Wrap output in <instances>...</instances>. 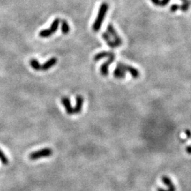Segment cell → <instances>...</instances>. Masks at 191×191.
I'll return each mask as SVG.
<instances>
[{"mask_svg":"<svg viewBox=\"0 0 191 191\" xmlns=\"http://www.w3.org/2000/svg\"><path fill=\"white\" fill-rule=\"evenodd\" d=\"M109 6L107 3L103 2L100 6L99 10H98V15H97L96 18L94 23H93L92 29L94 32H98L101 29V26H102L103 21H104L105 17H106V14H107Z\"/></svg>","mask_w":191,"mask_h":191,"instance_id":"1","label":"cell"},{"mask_svg":"<svg viewBox=\"0 0 191 191\" xmlns=\"http://www.w3.org/2000/svg\"><path fill=\"white\" fill-rule=\"evenodd\" d=\"M52 154H53V150L50 148L46 147V148H43L38 151H33L29 154V157L31 160L35 161L43 157H49L52 156Z\"/></svg>","mask_w":191,"mask_h":191,"instance_id":"2","label":"cell"},{"mask_svg":"<svg viewBox=\"0 0 191 191\" xmlns=\"http://www.w3.org/2000/svg\"><path fill=\"white\" fill-rule=\"evenodd\" d=\"M107 33L110 35V36L112 38L113 40H114L117 47H120L123 45L122 38L119 36L118 33L116 32V31L114 29L113 26L112 24H108L107 26Z\"/></svg>","mask_w":191,"mask_h":191,"instance_id":"3","label":"cell"},{"mask_svg":"<svg viewBox=\"0 0 191 191\" xmlns=\"http://www.w3.org/2000/svg\"><path fill=\"white\" fill-rule=\"evenodd\" d=\"M115 59V55L114 53H111V55L109 56L108 59L106 61V62L102 64V65L101 66V69H100V71H101V75L103 76H107L109 74L108 71V67L113 62V61Z\"/></svg>","mask_w":191,"mask_h":191,"instance_id":"4","label":"cell"},{"mask_svg":"<svg viewBox=\"0 0 191 191\" xmlns=\"http://www.w3.org/2000/svg\"><path fill=\"white\" fill-rule=\"evenodd\" d=\"M125 74H126V72H125V70L123 69V66H122V62H118L117 64L116 68L115 69L113 72V76L116 79H124L125 77Z\"/></svg>","mask_w":191,"mask_h":191,"instance_id":"5","label":"cell"},{"mask_svg":"<svg viewBox=\"0 0 191 191\" xmlns=\"http://www.w3.org/2000/svg\"><path fill=\"white\" fill-rule=\"evenodd\" d=\"M61 103L65 107L67 113L68 115H74V108L72 107L70 99L67 96L62 97L61 99Z\"/></svg>","mask_w":191,"mask_h":191,"instance_id":"6","label":"cell"},{"mask_svg":"<svg viewBox=\"0 0 191 191\" xmlns=\"http://www.w3.org/2000/svg\"><path fill=\"white\" fill-rule=\"evenodd\" d=\"M122 66H123V69L125 70V72H128L134 79H137V78L140 77V71L137 69L134 68V67L130 66V65H125L123 63H122Z\"/></svg>","mask_w":191,"mask_h":191,"instance_id":"7","label":"cell"},{"mask_svg":"<svg viewBox=\"0 0 191 191\" xmlns=\"http://www.w3.org/2000/svg\"><path fill=\"white\" fill-rule=\"evenodd\" d=\"M84 98L80 95H77L76 97V106L74 108V114H79L82 110Z\"/></svg>","mask_w":191,"mask_h":191,"instance_id":"8","label":"cell"},{"mask_svg":"<svg viewBox=\"0 0 191 191\" xmlns=\"http://www.w3.org/2000/svg\"><path fill=\"white\" fill-rule=\"evenodd\" d=\"M57 59L56 57H53L41 65V70H42V71H47V70H50L51 67H54L57 64Z\"/></svg>","mask_w":191,"mask_h":191,"instance_id":"9","label":"cell"},{"mask_svg":"<svg viewBox=\"0 0 191 191\" xmlns=\"http://www.w3.org/2000/svg\"><path fill=\"white\" fill-rule=\"evenodd\" d=\"M162 181L163 183L166 185V186L168 187V190L169 191H176V186H175V185L173 184V182H172L171 179L168 176H162Z\"/></svg>","mask_w":191,"mask_h":191,"instance_id":"10","label":"cell"},{"mask_svg":"<svg viewBox=\"0 0 191 191\" xmlns=\"http://www.w3.org/2000/svg\"><path fill=\"white\" fill-rule=\"evenodd\" d=\"M101 36H102L103 40L106 41V43H107L108 46L110 47L111 48H118L117 47L116 44L115 43V42H114V40H113L112 38L110 36V35H109L108 33L105 32V33H103L102 35H101Z\"/></svg>","mask_w":191,"mask_h":191,"instance_id":"11","label":"cell"},{"mask_svg":"<svg viewBox=\"0 0 191 191\" xmlns=\"http://www.w3.org/2000/svg\"><path fill=\"white\" fill-rule=\"evenodd\" d=\"M111 53H112V52H107V51L100 52V53H98V54H96L94 57H93V60L97 62V61H99L100 59L103 58H106V57H108V58L109 56L111 55Z\"/></svg>","mask_w":191,"mask_h":191,"instance_id":"12","label":"cell"},{"mask_svg":"<svg viewBox=\"0 0 191 191\" xmlns=\"http://www.w3.org/2000/svg\"><path fill=\"white\" fill-rule=\"evenodd\" d=\"M61 23V31L65 35H67L70 31V26H69L68 23L66 20H62L60 21Z\"/></svg>","mask_w":191,"mask_h":191,"instance_id":"13","label":"cell"},{"mask_svg":"<svg viewBox=\"0 0 191 191\" xmlns=\"http://www.w3.org/2000/svg\"><path fill=\"white\" fill-rule=\"evenodd\" d=\"M59 23H60V19H59V18H56L53 21V23H51L50 29V31H52L53 33H55L57 31V29H58V27H59Z\"/></svg>","mask_w":191,"mask_h":191,"instance_id":"14","label":"cell"},{"mask_svg":"<svg viewBox=\"0 0 191 191\" xmlns=\"http://www.w3.org/2000/svg\"><path fill=\"white\" fill-rule=\"evenodd\" d=\"M30 65L32 67V68L35 71H40L41 70V65L40 64V62L35 59H31L30 60Z\"/></svg>","mask_w":191,"mask_h":191,"instance_id":"15","label":"cell"},{"mask_svg":"<svg viewBox=\"0 0 191 191\" xmlns=\"http://www.w3.org/2000/svg\"><path fill=\"white\" fill-rule=\"evenodd\" d=\"M53 33L50 31V29H43L40 31L39 33V36L41 38H49L53 35Z\"/></svg>","mask_w":191,"mask_h":191,"instance_id":"16","label":"cell"},{"mask_svg":"<svg viewBox=\"0 0 191 191\" xmlns=\"http://www.w3.org/2000/svg\"><path fill=\"white\" fill-rule=\"evenodd\" d=\"M0 161L2 163L3 165L4 166H7L9 164V159H8V158L5 156V154H4V152L1 149H0Z\"/></svg>","mask_w":191,"mask_h":191,"instance_id":"17","label":"cell"},{"mask_svg":"<svg viewBox=\"0 0 191 191\" xmlns=\"http://www.w3.org/2000/svg\"><path fill=\"white\" fill-rule=\"evenodd\" d=\"M190 4H191L190 1H188V2H186V3H182V5L180 6V9H181L182 12H186L188 10L189 8H190Z\"/></svg>","mask_w":191,"mask_h":191,"instance_id":"18","label":"cell"},{"mask_svg":"<svg viewBox=\"0 0 191 191\" xmlns=\"http://www.w3.org/2000/svg\"><path fill=\"white\" fill-rule=\"evenodd\" d=\"M179 9H180V6L176 4H172L170 7V10L171 12H177V10H178Z\"/></svg>","mask_w":191,"mask_h":191,"instance_id":"19","label":"cell"},{"mask_svg":"<svg viewBox=\"0 0 191 191\" xmlns=\"http://www.w3.org/2000/svg\"><path fill=\"white\" fill-rule=\"evenodd\" d=\"M171 0H161L160 1V7H166L168 4V3L170 2Z\"/></svg>","mask_w":191,"mask_h":191,"instance_id":"20","label":"cell"},{"mask_svg":"<svg viewBox=\"0 0 191 191\" xmlns=\"http://www.w3.org/2000/svg\"><path fill=\"white\" fill-rule=\"evenodd\" d=\"M151 1L153 3V4H154L156 7H160L161 0H151Z\"/></svg>","mask_w":191,"mask_h":191,"instance_id":"21","label":"cell"},{"mask_svg":"<svg viewBox=\"0 0 191 191\" xmlns=\"http://www.w3.org/2000/svg\"><path fill=\"white\" fill-rule=\"evenodd\" d=\"M186 136H187V137L188 139L191 138V132L190 130H186Z\"/></svg>","mask_w":191,"mask_h":191,"instance_id":"22","label":"cell"},{"mask_svg":"<svg viewBox=\"0 0 191 191\" xmlns=\"http://www.w3.org/2000/svg\"><path fill=\"white\" fill-rule=\"evenodd\" d=\"M186 152H187L188 154L191 155V145H188V146L186 147Z\"/></svg>","mask_w":191,"mask_h":191,"instance_id":"23","label":"cell"},{"mask_svg":"<svg viewBox=\"0 0 191 191\" xmlns=\"http://www.w3.org/2000/svg\"><path fill=\"white\" fill-rule=\"evenodd\" d=\"M156 190L157 191H169L168 190H165V189L162 188H158L157 190Z\"/></svg>","mask_w":191,"mask_h":191,"instance_id":"24","label":"cell"},{"mask_svg":"<svg viewBox=\"0 0 191 191\" xmlns=\"http://www.w3.org/2000/svg\"><path fill=\"white\" fill-rule=\"evenodd\" d=\"M181 1H182V3H186V2H188V1H190V0H181Z\"/></svg>","mask_w":191,"mask_h":191,"instance_id":"25","label":"cell"}]
</instances>
